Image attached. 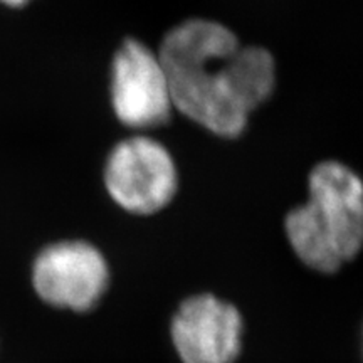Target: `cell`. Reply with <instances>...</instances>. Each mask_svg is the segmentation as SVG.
<instances>
[{
	"label": "cell",
	"instance_id": "1",
	"mask_svg": "<svg viewBox=\"0 0 363 363\" xmlns=\"http://www.w3.org/2000/svg\"><path fill=\"white\" fill-rule=\"evenodd\" d=\"M174 108L211 133L235 138L276 84L272 54L240 45L229 27L190 19L165 34L158 51Z\"/></svg>",
	"mask_w": 363,
	"mask_h": 363
},
{
	"label": "cell",
	"instance_id": "2",
	"mask_svg": "<svg viewBox=\"0 0 363 363\" xmlns=\"http://www.w3.org/2000/svg\"><path fill=\"white\" fill-rule=\"evenodd\" d=\"M296 259L318 274H335L363 246V185L340 162H321L308 177V201L284 217Z\"/></svg>",
	"mask_w": 363,
	"mask_h": 363
},
{
	"label": "cell",
	"instance_id": "3",
	"mask_svg": "<svg viewBox=\"0 0 363 363\" xmlns=\"http://www.w3.org/2000/svg\"><path fill=\"white\" fill-rule=\"evenodd\" d=\"M30 284L40 301L54 310L91 311L110 286V266L86 240H59L34 257Z\"/></svg>",
	"mask_w": 363,
	"mask_h": 363
},
{
	"label": "cell",
	"instance_id": "4",
	"mask_svg": "<svg viewBox=\"0 0 363 363\" xmlns=\"http://www.w3.org/2000/svg\"><path fill=\"white\" fill-rule=\"evenodd\" d=\"M104 185L123 211L152 216L174 201L179 175L174 158L162 143L133 136L111 150L104 167Z\"/></svg>",
	"mask_w": 363,
	"mask_h": 363
},
{
	"label": "cell",
	"instance_id": "5",
	"mask_svg": "<svg viewBox=\"0 0 363 363\" xmlns=\"http://www.w3.org/2000/svg\"><path fill=\"white\" fill-rule=\"evenodd\" d=\"M242 340L238 306L212 293L185 298L170 321V342L182 363H235Z\"/></svg>",
	"mask_w": 363,
	"mask_h": 363
},
{
	"label": "cell",
	"instance_id": "6",
	"mask_svg": "<svg viewBox=\"0 0 363 363\" xmlns=\"http://www.w3.org/2000/svg\"><path fill=\"white\" fill-rule=\"evenodd\" d=\"M111 101L118 120L131 128L167 123L174 108L169 79L158 54L126 39L113 59Z\"/></svg>",
	"mask_w": 363,
	"mask_h": 363
},
{
	"label": "cell",
	"instance_id": "7",
	"mask_svg": "<svg viewBox=\"0 0 363 363\" xmlns=\"http://www.w3.org/2000/svg\"><path fill=\"white\" fill-rule=\"evenodd\" d=\"M2 4H6V6H11V7H22L26 6L29 0H0Z\"/></svg>",
	"mask_w": 363,
	"mask_h": 363
}]
</instances>
